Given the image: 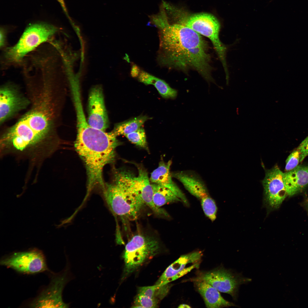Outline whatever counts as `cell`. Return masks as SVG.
<instances>
[{"label":"cell","mask_w":308,"mask_h":308,"mask_svg":"<svg viewBox=\"0 0 308 308\" xmlns=\"http://www.w3.org/2000/svg\"><path fill=\"white\" fill-rule=\"evenodd\" d=\"M55 91L45 86L35 91L31 109L5 132L10 143L21 151L37 148L53 132L57 102Z\"/></svg>","instance_id":"obj_2"},{"label":"cell","mask_w":308,"mask_h":308,"mask_svg":"<svg viewBox=\"0 0 308 308\" xmlns=\"http://www.w3.org/2000/svg\"><path fill=\"white\" fill-rule=\"evenodd\" d=\"M158 300L137 294L134 301V307L155 308L157 307Z\"/></svg>","instance_id":"obj_25"},{"label":"cell","mask_w":308,"mask_h":308,"mask_svg":"<svg viewBox=\"0 0 308 308\" xmlns=\"http://www.w3.org/2000/svg\"><path fill=\"white\" fill-rule=\"evenodd\" d=\"M173 177L176 179L185 189L200 202L210 196L205 185L200 180L194 176L183 172L171 173Z\"/></svg>","instance_id":"obj_19"},{"label":"cell","mask_w":308,"mask_h":308,"mask_svg":"<svg viewBox=\"0 0 308 308\" xmlns=\"http://www.w3.org/2000/svg\"><path fill=\"white\" fill-rule=\"evenodd\" d=\"M193 280L207 307L221 308L236 306L225 300L218 290L208 283L202 280Z\"/></svg>","instance_id":"obj_18"},{"label":"cell","mask_w":308,"mask_h":308,"mask_svg":"<svg viewBox=\"0 0 308 308\" xmlns=\"http://www.w3.org/2000/svg\"><path fill=\"white\" fill-rule=\"evenodd\" d=\"M159 243L155 238L142 234L134 236L126 244L123 255L124 271L129 273L149 257L159 251Z\"/></svg>","instance_id":"obj_7"},{"label":"cell","mask_w":308,"mask_h":308,"mask_svg":"<svg viewBox=\"0 0 308 308\" xmlns=\"http://www.w3.org/2000/svg\"><path fill=\"white\" fill-rule=\"evenodd\" d=\"M171 163V160L165 162L162 159L157 168L151 173L150 181L169 189L181 200L182 202L188 206L189 203L186 196L172 179L170 171Z\"/></svg>","instance_id":"obj_16"},{"label":"cell","mask_w":308,"mask_h":308,"mask_svg":"<svg viewBox=\"0 0 308 308\" xmlns=\"http://www.w3.org/2000/svg\"><path fill=\"white\" fill-rule=\"evenodd\" d=\"M300 153V162L308 156V136L302 141L296 149Z\"/></svg>","instance_id":"obj_27"},{"label":"cell","mask_w":308,"mask_h":308,"mask_svg":"<svg viewBox=\"0 0 308 308\" xmlns=\"http://www.w3.org/2000/svg\"><path fill=\"white\" fill-rule=\"evenodd\" d=\"M69 270L66 268L61 273L52 276L50 282L30 304L31 308H66L69 305L64 302L62 293L69 280Z\"/></svg>","instance_id":"obj_11"},{"label":"cell","mask_w":308,"mask_h":308,"mask_svg":"<svg viewBox=\"0 0 308 308\" xmlns=\"http://www.w3.org/2000/svg\"><path fill=\"white\" fill-rule=\"evenodd\" d=\"M0 263L2 266L24 274L37 273L48 270L43 254L37 249L14 253L3 258Z\"/></svg>","instance_id":"obj_10"},{"label":"cell","mask_w":308,"mask_h":308,"mask_svg":"<svg viewBox=\"0 0 308 308\" xmlns=\"http://www.w3.org/2000/svg\"><path fill=\"white\" fill-rule=\"evenodd\" d=\"M305 204L306 208L308 211V198H307L305 200Z\"/></svg>","instance_id":"obj_31"},{"label":"cell","mask_w":308,"mask_h":308,"mask_svg":"<svg viewBox=\"0 0 308 308\" xmlns=\"http://www.w3.org/2000/svg\"><path fill=\"white\" fill-rule=\"evenodd\" d=\"M77 135L75 147L86 169L88 194L96 187L102 189L104 187L103 168L113 162L116 148L121 143L112 132L107 133L96 128L77 132Z\"/></svg>","instance_id":"obj_3"},{"label":"cell","mask_w":308,"mask_h":308,"mask_svg":"<svg viewBox=\"0 0 308 308\" xmlns=\"http://www.w3.org/2000/svg\"><path fill=\"white\" fill-rule=\"evenodd\" d=\"M178 308H191L189 305L186 304H181L179 305Z\"/></svg>","instance_id":"obj_30"},{"label":"cell","mask_w":308,"mask_h":308,"mask_svg":"<svg viewBox=\"0 0 308 308\" xmlns=\"http://www.w3.org/2000/svg\"><path fill=\"white\" fill-rule=\"evenodd\" d=\"M30 103L16 88L9 85L0 90V122L3 123L18 112L25 108Z\"/></svg>","instance_id":"obj_13"},{"label":"cell","mask_w":308,"mask_h":308,"mask_svg":"<svg viewBox=\"0 0 308 308\" xmlns=\"http://www.w3.org/2000/svg\"><path fill=\"white\" fill-rule=\"evenodd\" d=\"M88 122L92 127L103 131L108 127L109 121L102 88L96 86L90 90L88 100Z\"/></svg>","instance_id":"obj_14"},{"label":"cell","mask_w":308,"mask_h":308,"mask_svg":"<svg viewBox=\"0 0 308 308\" xmlns=\"http://www.w3.org/2000/svg\"><path fill=\"white\" fill-rule=\"evenodd\" d=\"M300 153L297 149L293 151L288 156L286 161L285 170L291 171L297 167L300 162Z\"/></svg>","instance_id":"obj_26"},{"label":"cell","mask_w":308,"mask_h":308,"mask_svg":"<svg viewBox=\"0 0 308 308\" xmlns=\"http://www.w3.org/2000/svg\"><path fill=\"white\" fill-rule=\"evenodd\" d=\"M283 173L277 166L267 170L262 181L265 200L271 208L279 207L288 196L283 179Z\"/></svg>","instance_id":"obj_12"},{"label":"cell","mask_w":308,"mask_h":308,"mask_svg":"<svg viewBox=\"0 0 308 308\" xmlns=\"http://www.w3.org/2000/svg\"><path fill=\"white\" fill-rule=\"evenodd\" d=\"M108 206L114 214L131 221L137 218L144 204L137 196L126 191L112 179L102 189Z\"/></svg>","instance_id":"obj_5"},{"label":"cell","mask_w":308,"mask_h":308,"mask_svg":"<svg viewBox=\"0 0 308 308\" xmlns=\"http://www.w3.org/2000/svg\"><path fill=\"white\" fill-rule=\"evenodd\" d=\"M283 179L288 196L301 192L308 186V165H298L283 173Z\"/></svg>","instance_id":"obj_17"},{"label":"cell","mask_w":308,"mask_h":308,"mask_svg":"<svg viewBox=\"0 0 308 308\" xmlns=\"http://www.w3.org/2000/svg\"><path fill=\"white\" fill-rule=\"evenodd\" d=\"M136 165L137 176L130 171L118 169L114 173V179L125 190L139 197L155 214L168 216V214L164 209L157 207L154 203L152 188L146 169L141 165Z\"/></svg>","instance_id":"obj_4"},{"label":"cell","mask_w":308,"mask_h":308,"mask_svg":"<svg viewBox=\"0 0 308 308\" xmlns=\"http://www.w3.org/2000/svg\"><path fill=\"white\" fill-rule=\"evenodd\" d=\"M149 118L146 116H141L116 123L111 132L116 137L119 135L125 136L141 127Z\"/></svg>","instance_id":"obj_22"},{"label":"cell","mask_w":308,"mask_h":308,"mask_svg":"<svg viewBox=\"0 0 308 308\" xmlns=\"http://www.w3.org/2000/svg\"><path fill=\"white\" fill-rule=\"evenodd\" d=\"M153 191V200L157 207L160 208L167 204L181 200L169 189L158 184H151Z\"/></svg>","instance_id":"obj_21"},{"label":"cell","mask_w":308,"mask_h":308,"mask_svg":"<svg viewBox=\"0 0 308 308\" xmlns=\"http://www.w3.org/2000/svg\"><path fill=\"white\" fill-rule=\"evenodd\" d=\"M140 72L139 69L137 66L134 65L132 67L131 74L133 77L138 76Z\"/></svg>","instance_id":"obj_28"},{"label":"cell","mask_w":308,"mask_h":308,"mask_svg":"<svg viewBox=\"0 0 308 308\" xmlns=\"http://www.w3.org/2000/svg\"><path fill=\"white\" fill-rule=\"evenodd\" d=\"M153 23L159 29L160 64L182 70L193 68L208 82H214L207 44L200 35L183 24H170L163 15L156 17Z\"/></svg>","instance_id":"obj_1"},{"label":"cell","mask_w":308,"mask_h":308,"mask_svg":"<svg viewBox=\"0 0 308 308\" xmlns=\"http://www.w3.org/2000/svg\"><path fill=\"white\" fill-rule=\"evenodd\" d=\"M125 136L133 143L149 151L145 132L143 127H141Z\"/></svg>","instance_id":"obj_24"},{"label":"cell","mask_w":308,"mask_h":308,"mask_svg":"<svg viewBox=\"0 0 308 308\" xmlns=\"http://www.w3.org/2000/svg\"><path fill=\"white\" fill-rule=\"evenodd\" d=\"M170 288L168 284L163 285L155 284L153 286L141 287L139 288L137 294L158 300L159 298H163L169 292Z\"/></svg>","instance_id":"obj_23"},{"label":"cell","mask_w":308,"mask_h":308,"mask_svg":"<svg viewBox=\"0 0 308 308\" xmlns=\"http://www.w3.org/2000/svg\"><path fill=\"white\" fill-rule=\"evenodd\" d=\"M183 24L209 39L223 65H226V48L219 38L220 25L216 18L207 13L196 14L190 17Z\"/></svg>","instance_id":"obj_8"},{"label":"cell","mask_w":308,"mask_h":308,"mask_svg":"<svg viewBox=\"0 0 308 308\" xmlns=\"http://www.w3.org/2000/svg\"><path fill=\"white\" fill-rule=\"evenodd\" d=\"M5 42V34L2 28L0 31V46H3Z\"/></svg>","instance_id":"obj_29"},{"label":"cell","mask_w":308,"mask_h":308,"mask_svg":"<svg viewBox=\"0 0 308 308\" xmlns=\"http://www.w3.org/2000/svg\"><path fill=\"white\" fill-rule=\"evenodd\" d=\"M204 281L219 291L228 294L237 300L240 286L251 281L240 273L220 268L200 273L193 280Z\"/></svg>","instance_id":"obj_9"},{"label":"cell","mask_w":308,"mask_h":308,"mask_svg":"<svg viewBox=\"0 0 308 308\" xmlns=\"http://www.w3.org/2000/svg\"><path fill=\"white\" fill-rule=\"evenodd\" d=\"M202 256L201 251H196L181 256L164 271L155 284L165 285L187 274L192 270L198 268L199 264L195 263L186 267L187 264L198 262Z\"/></svg>","instance_id":"obj_15"},{"label":"cell","mask_w":308,"mask_h":308,"mask_svg":"<svg viewBox=\"0 0 308 308\" xmlns=\"http://www.w3.org/2000/svg\"><path fill=\"white\" fill-rule=\"evenodd\" d=\"M57 30L55 27L46 23L29 25L18 42L7 50L6 58L11 62L20 61L26 54L47 40Z\"/></svg>","instance_id":"obj_6"},{"label":"cell","mask_w":308,"mask_h":308,"mask_svg":"<svg viewBox=\"0 0 308 308\" xmlns=\"http://www.w3.org/2000/svg\"><path fill=\"white\" fill-rule=\"evenodd\" d=\"M138 76L140 82L146 85H153L163 98L174 99L177 97V91L171 88L164 80L143 71H141Z\"/></svg>","instance_id":"obj_20"}]
</instances>
